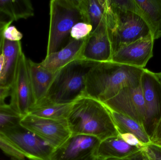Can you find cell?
I'll use <instances>...</instances> for the list:
<instances>
[{
	"label": "cell",
	"mask_w": 161,
	"mask_h": 160,
	"mask_svg": "<svg viewBox=\"0 0 161 160\" xmlns=\"http://www.w3.org/2000/svg\"><path fill=\"white\" fill-rule=\"evenodd\" d=\"M144 69L110 62L99 63L87 74L85 96L104 103L125 87H138Z\"/></svg>",
	"instance_id": "obj_1"
},
{
	"label": "cell",
	"mask_w": 161,
	"mask_h": 160,
	"mask_svg": "<svg viewBox=\"0 0 161 160\" xmlns=\"http://www.w3.org/2000/svg\"><path fill=\"white\" fill-rule=\"evenodd\" d=\"M67 120L72 134L93 136L100 141L118 135L107 107L89 97H81L73 102Z\"/></svg>",
	"instance_id": "obj_2"
},
{
	"label": "cell",
	"mask_w": 161,
	"mask_h": 160,
	"mask_svg": "<svg viewBox=\"0 0 161 160\" xmlns=\"http://www.w3.org/2000/svg\"><path fill=\"white\" fill-rule=\"evenodd\" d=\"M98 63L78 59L58 70L46 97L38 105L73 103L85 96L86 76Z\"/></svg>",
	"instance_id": "obj_3"
},
{
	"label": "cell",
	"mask_w": 161,
	"mask_h": 160,
	"mask_svg": "<svg viewBox=\"0 0 161 160\" xmlns=\"http://www.w3.org/2000/svg\"><path fill=\"white\" fill-rule=\"evenodd\" d=\"M105 13L114 53L124 46L151 35L141 16L116 8L110 4L108 0H105Z\"/></svg>",
	"instance_id": "obj_4"
},
{
	"label": "cell",
	"mask_w": 161,
	"mask_h": 160,
	"mask_svg": "<svg viewBox=\"0 0 161 160\" xmlns=\"http://www.w3.org/2000/svg\"><path fill=\"white\" fill-rule=\"evenodd\" d=\"M82 21L78 0H52L50 3V26L47 54L63 48L72 27Z\"/></svg>",
	"instance_id": "obj_5"
},
{
	"label": "cell",
	"mask_w": 161,
	"mask_h": 160,
	"mask_svg": "<svg viewBox=\"0 0 161 160\" xmlns=\"http://www.w3.org/2000/svg\"><path fill=\"white\" fill-rule=\"evenodd\" d=\"M0 134L30 160H51L55 148L19 123L0 131Z\"/></svg>",
	"instance_id": "obj_6"
},
{
	"label": "cell",
	"mask_w": 161,
	"mask_h": 160,
	"mask_svg": "<svg viewBox=\"0 0 161 160\" xmlns=\"http://www.w3.org/2000/svg\"><path fill=\"white\" fill-rule=\"evenodd\" d=\"M10 87L9 105L22 118L29 113L34 105L27 58L23 52L20 56Z\"/></svg>",
	"instance_id": "obj_7"
},
{
	"label": "cell",
	"mask_w": 161,
	"mask_h": 160,
	"mask_svg": "<svg viewBox=\"0 0 161 160\" xmlns=\"http://www.w3.org/2000/svg\"><path fill=\"white\" fill-rule=\"evenodd\" d=\"M19 124L38 135L55 149L72 135L67 119L54 120L29 114L21 118Z\"/></svg>",
	"instance_id": "obj_8"
},
{
	"label": "cell",
	"mask_w": 161,
	"mask_h": 160,
	"mask_svg": "<svg viewBox=\"0 0 161 160\" xmlns=\"http://www.w3.org/2000/svg\"><path fill=\"white\" fill-rule=\"evenodd\" d=\"M103 103L110 110L130 117L144 127L145 104L141 85L123 88L115 96Z\"/></svg>",
	"instance_id": "obj_9"
},
{
	"label": "cell",
	"mask_w": 161,
	"mask_h": 160,
	"mask_svg": "<svg viewBox=\"0 0 161 160\" xmlns=\"http://www.w3.org/2000/svg\"><path fill=\"white\" fill-rule=\"evenodd\" d=\"M100 142L93 136L72 134L64 143L55 149L51 160H97Z\"/></svg>",
	"instance_id": "obj_10"
},
{
	"label": "cell",
	"mask_w": 161,
	"mask_h": 160,
	"mask_svg": "<svg viewBox=\"0 0 161 160\" xmlns=\"http://www.w3.org/2000/svg\"><path fill=\"white\" fill-rule=\"evenodd\" d=\"M141 86L145 104L144 127L150 137L161 116V84L155 73L144 69Z\"/></svg>",
	"instance_id": "obj_11"
},
{
	"label": "cell",
	"mask_w": 161,
	"mask_h": 160,
	"mask_svg": "<svg viewBox=\"0 0 161 160\" xmlns=\"http://www.w3.org/2000/svg\"><path fill=\"white\" fill-rule=\"evenodd\" d=\"M113 53L105 18L86 39L81 52V59L97 63L110 62Z\"/></svg>",
	"instance_id": "obj_12"
},
{
	"label": "cell",
	"mask_w": 161,
	"mask_h": 160,
	"mask_svg": "<svg viewBox=\"0 0 161 160\" xmlns=\"http://www.w3.org/2000/svg\"><path fill=\"white\" fill-rule=\"evenodd\" d=\"M154 41L153 36L150 35L124 46L114 53L111 61L144 69L153 56Z\"/></svg>",
	"instance_id": "obj_13"
},
{
	"label": "cell",
	"mask_w": 161,
	"mask_h": 160,
	"mask_svg": "<svg viewBox=\"0 0 161 160\" xmlns=\"http://www.w3.org/2000/svg\"><path fill=\"white\" fill-rule=\"evenodd\" d=\"M142 149L131 146L122 140L119 134L101 141L97 148L99 160H130Z\"/></svg>",
	"instance_id": "obj_14"
},
{
	"label": "cell",
	"mask_w": 161,
	"mask_h": 160,
	"mask_svg": "<svg viewBox=\"0 0 161 160\" xmlns=\"http://www.w3.org/2000/svg\"><path fill=\"white\" fill-rule=\"evenodd\" d=\"M27 64L34 97V107L45 98L57 71L54 72L45 68L40 63H35L30 59H27Z\"/></svg>",
	"instance_id": "obj_15"
},
{
	"label": "cell",
	"mask_w": 161,
	"mask_h": 160,
	"mask_svg": "<svg viewBox=\"0 0 161 160\" xmlns=\"http://www.w3.org/2000/svg\"><path fill=\"white\" fill-rule=\"evenodd\" d=\"M86 39L80 40L71 39L65 47L46 55L40 64L43 67L57 72L68 64L81 59V52Z\"/></svg>",
	"instance_id": "obj_16"
},
{
	"label": "cell",
	"mask_w": 161,
	"mask_h": 160,
	"mask_svg": "<svg viewBox=\"0 0 161 160\" xmlns=\"http://www.w3.org/2000/svg\"><path fill=\"white\" fill-rule=\"evenodd\" d=\"M23 52L21 41L13 42L4 39L3 53L5 63L0 75V86H11L20 56Z\"/></svg>",
	"instance_id": "obj_17"
},
{
	"label": "cell",
	"mask_w": 161,
	"mask_h": 160,
	"mask_svg": "<svg viewBox=\"0 0 161 160\" xmlns=\"http://www.w3.org/2000/svg\"><path fill=\"white\" fill-rule=\"evenodd\" d=\"M139 15L147 24L154 40L161 37V0H135Z\"/></svg>",
	"instance_id": "obj_18"
},
{
	"label": "cell",
	"mask_w": 161,
	"mask_h": 160,
	"mask_svg": "<svg viewBox=\"0 0 161 160\" xmlns=\"http://www.w3.org/2000/svg\"><path fill=\"white\" fill-rule=\"evenodd\" d=\"M108 108L119 133L133 134L146 145L151 143L150 137L144 127L128 116Z\"/></svg>",
	"instance_id": "obj_19"
},
{
	"label": "cell",
	"mask_w": 161,
	"mask_h": 160,
	"mask_svg": "<svg viewBox=\"0 0 161 160\" xmlns=\"http://www.w3.org/2000/svg\"><path fill=\"white\" fill-rule=\"evenodd\" d=\"M78 2L82 21L92 25L93 32L105 18V0H78Z\"/></svg>",
	"instance_id": "obj_20"
},
{
	"label": "cell",
	"mask_w": 161,
	"mask_h": 160,
	"mask_svg": "<svg viewBox=\"0 0 161 160\" xmlns=\"http://www.w3.org/2000/svg\"><path fill=\"white\" fill-rule=\"evenodd\" d=\"M0 11L13 21L34 16V7L29 0H0Z\"/></svg>",
	"instance_id": "obj_21"
},
{
	"label": "cell",
	"mask_w": 161,
	"mask_h": 160,
	"mask_svg": "<svg viewBox=\"0 0 161 160\" xmlns=\"http://www.w3.org/2000/svg\"><path fill=\"white\" fill-rule=\"evenodd\" d=\"M73 103V102L66 104L44 103L32 108L29 114L38 117L54 120L67 119Z\"/></svg>",
	"instance_id": "obj_22"
},
{
	"label": "cell",
	"mask_w": 161,
	"mask_h": 160,
	"mask_svg": "<svg viewBox=\"0 0 161 160\" xmlns=\"http://www.w3.org/2000/svg\"><path fill=\"white\" fill-rule=\"evenodd\" d=\"M21 118L9 104L0 106V131L19 124Z\"/></svg>",
	"instance_id": "obj_23"
},
{
	"label": "cell",
	"mask_w": 161,
	"mask_h": 160,
	"mask_svg": "<svg viewBox=\"0 0 161 160\" xmlns=\"http://www.w3.org/2000/svg\"><path fill=\"white\" fill-rule=\"evenodd\" d=\"M0 149L11 160H25V157L20 151L0 134Z\"/></svg>",
	"instance_id": "obj_24"
},
{
	"label": "cell",
	"mask_w": 161,
	"mask_h": 160,
	"mask_svg": "<svg viewBox=\"0 0 161 160\" xmlns=\"http://www.w3.org/2000/svg\"><path fill=\"white\" fill-rule=\"evenodd\" d=\"M92 26L83 21L79 22L72 27L70 33L71 39L80 40L87 38L92 32Z\"/></svg>",
	"instance_id": "obj_25"
},
{
	"label": "cell",
	"mask_w": 161,
	"mask_h": 160,
	"mask_svg": "<svg viewBox=\"0 0 161 160\" xmlns=\"http://www.w3.org/2000/svg\"><path fill=\"white\" fill-rule=\"evenodd\" d=\"M113 6L120 10L130 11L139 15V10L135 0H108Z\"/></svg>",
	"instance_id": "obj_26"
},
{
	"label": "cell",
	"mask_w": 161,
	"mask_h": 160,
	"mask_svg": "<svg viewBox=\"0 0 161 160\" xmlns=\"http://www.w3.org/2000/svg\"><path fill=\"white\" fill-rule=\"evenodd\" d=\"M3 36L5 39L16 42L21 41L23 35L15 26L10 25L6 27L3 30Z\"/></svg>",
	"instance_id": "obj_27"
},
{
	"label": "cell",
	"mask_w": 161,
	"mask_h": 160,
	"mask_svg": "<svg viewBox=\"0 0 161 160\" xmlns=\"http://www.w3.org/2000/svg\"><path fill=\"white\" fill-rule=\"evenodd\" d=\"M118 134L123 141L131 146L143 149L147 145L141 142L137 137L131 133H119Z\"/></svg>",
	"instance_id": "obj_28"
},
{
	"label": "cell",
	"mask_w": 161,
	"mask_h": 160,
	"mask_svg": "<svg viewBox=\"0 0 161 160\" xmlns=\"http://www.w3.org/2000/svg\"><path fill=\"white\" fill-rule=\"evenodd\" d=\"M143 150L145 152L150 160H161V147L150 143L143 148Z\"/></svg>",
	"instance_id": "obj_29"
},
{
	"label": "cell",
	"mask_w": 161,
	"mask_h": 160,
	"mask_svg": "<svg viewBox=\"0 0 161 160\" xmlns=\"http://www.w3.org/2000/svg\"><path fill=\"white\" fill-rule=\"evenodd\" d=\"M151 143L161 147V116L150 135Z\"/></svg>",
	"instance_id": "obj_30"
},
{
	"label": "cell",
	"mask_w": 161,
	"mask_h": 160,
	"mask_svg": "<svg viewBox=\"0 0 161 160\" xmlns=\"http://www.w3.org/2000/svg\"><path fill=\"white\" fill-rule=\"evenodd\" d=\"M11 87L9 86H0V106L6 104L5 100L10 96Z\"/></svg>",
	"instance_id": "obj_31"
},
{
	"label": "cell",
	"mask_w": 161,
	"mask_h": 160,
	"mask_svg": "<svg viewBox=\"0 0 161 160\" xmlns=\"http://www.w3.org/2000/svg\"><path fill=\"white\" fill-rule=\"evenodd\" d=\"M13 21L8 16L0 11V33L6 27L11 25Z\"/></svg>",
	"instance_id": "obj_32"
},
{
	"label": "cell",
	"mask_w": 161,
	"mask_h": 160,
	"mask_svg": "<svg viewBox=\"0 0 161 160\" xmlns=\"http://www.w3.org/2000/svg\"><path fill=\"white\" fill-rule=\"evenodd\" d=\"M130 160H150L145 152L142 150L135 155Z\"/></svg>",
	"instance_id": "obj_33"
},
{
	"label": "cell",
	"mask_w": 161,
	"mask_h": 160,
	"mask_svg": "<svg viewBox=\"0 0 161 160\" xmlns=\"http://www.w3.org/2000/svg\"><path fill=\"white\" fill-rule=\"evenodd\" d=\"M5 59L3 54L2 53L0 54V75L2 73V71L3 69L4 66Z\"/></svg>",
	"instance_id": "obj_34"
},
{
	"label": "cell",
	"mask_w": 161,
	"mask_h": 160,
	"mask_svg": "<svg viewBox=\"0 0 161 160\" xmlns=\"http://www.w3.org/2000/svg\"><path fill=\"white\" fill-rule=\"evenodd\" d=\"M3 32L2 31L0 33V54L3 52V42L4 39L3 36Z\"/></svg>",
	"instance_id": "obj_35"
},
{
	"label": "cell",
	"mask_w": 161,
	"mask_h": 160,
	"mask_svg": "<svg viewBox=\"0 0 161 160\" xmlns=\"http://www.w3.org/2000/svg\"><path fill=\"white\" fill-rule=\"evenodd\" d=\"M155 74H156L157 78H158L159 81V82L161 84V72H159V73H155Z\"/></svg>",
	"instance_id": "obj_36"
},
{
	"label": "cell",
	"mask_w": 161,
	"mask_h": 160,
	"mask_svg": "<svg viewBox=\"0 0 161 160\" xmlns=\"http://www.w3.org/2000/svg\"></svg>",
	"instance_id": "obj_37"
}]
</instances>
